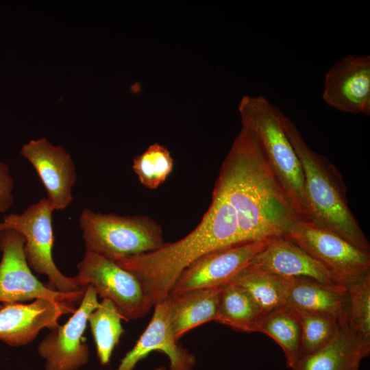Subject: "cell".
I'll return each instance as SVG.
<instances>
[{"mask_svg": "<svg viewBox=\"0 0 370 370\" xmlns=\"http://www.w3.org/2000/svg\"><path fill=\"white\" fill-rule=\"evenodd\" d=\"M370 354V343L358 337L347 320L341 321L332 338L321 348L300 356L291 370H360Z\"/></svg>", "mask_w": 370, "mask_h": 370, "instance_id": "17", "label": "cell"}, {"mask_svg": "<svg viewBox=\"0 0 370 370\" xmlns=\"http://www.w3.org/2000/svg\"><path fill=\"white\" fill-rule=\"evenodd\" d=\"M53 209L47 198L29 206L21 214H10L0 222V230H12L25 238L24 252L29 266L47 277L49 288L64 293L84 291L75 277L64 275L53 258Z\"/></svg>", "mask_w": 370, "mask_h": 370, "instance_id": "6", "label": "cell"}, {"mask_svg": "<svg viewBox=\"0 0 370 370\" xmlns=\"http://www.w3.org/2000/svg\"><path fill=\"white\" fill-rule=\"evenodd\" d=\"M242 127L252 133L267 162L299 217L310 221L304 176L286 134L284 114L264 96H244L238 106Z\"/></svg>", "mask_w": 370, "mask_h": 370, "instance_id": "4", "label": "cell"}, {"mask_svg": "<svg viewBox=\"0 0 370 370\" xmlns=\"http://www.w3.org/2000/svg\"><path fill=\"white\" fill-rule=\"evenodd\" d=\"M294 310L299 317L301 326L300 356L321 348L336 334L340 322L334 317L325 313Z\"/></svg>", "mask_w": 370, "mask_h": 370, "instance_id": "25", "label": "cell"}, {"mask_svg": "<svg viewBox=\"0 0 370 370\" xmlns=\"http://www.w3.org/2000/svg\"><path fill=\"white\" fill-rule=\"evenodd\" d=\"M323 264L336 284L348 286L370 273V253L313 223L299 219L286 235Z\"/></svg>", "mask_w": 370, "mask_h": 370, "instance_id": "7", "label": "cell"}, {"mask_svg": "<svg viewBox=\"0 0 370 370\" xmlns=\"http://www.w3.org/2000/svg\"><path fill=\"white\" fill-rule=\"evenodd\" d=\"M257 332L267 335L278 343L288 368L295 365L301 354V326L293 308L285 306L263 315Z\"/></svg>", "mask_w": 370, "mask_h": 370, "instance_id": "22", "label": "cell"}, {"mask_svg": "<svg viewBox=\"0 0 370 370\" xmlns=\"http://www.w3.org/2000/svg\"><path fill=\"white\" fill-rule=\"evenodd\" d=\"M213 192L226 205L242 244L286 235L300 219L257 140L243 127L222 163Z\"/></svg>", "mask_w": 370, "mask_h": 370, "instance_id": "1", "label": "cell"}, {"mask_svg": "<svg viewBox=\"0 0 370 370\" xmlns=\"http://www.w3.org/2000/svg\"><path fill=\"white\" fill-rule=\"evenodd\" d=\"M248 266L283 278H308L336 284L323 264L285 235L269 238Z\"/></svg>", "mask_w": 370, "mask_h": 370, "instance_id": "16", "label": "cell"}, {"mask_svg": "<svg viewBox=\"0 0 370 370\" xmlns=\"http://www.w3.org/2000/svg\"><path fill=\"white\" fill-rule=\"evenodd\" d=\"M25 238L12 230H0V302L47 299L77 304L84 291L64 293L53 290L32 273L24 252Z\"/></svg>", "mask_w": 370, "mask_h": 370, "instance_id": "9", "label": "cell"}, {"mask_svg": "<svg viewBox=\"0 0 370 370\" xmlns=\"http://www.w3.org/2000/svg\"><path fill=\"white\" fill-rule=\"evenodd\" d=\"M269 239L233 245L202 256L181 273L169 296L224 286L249 265Z\"/></svg>", "mask_w": 370, "mask_h": 370, "instance_id": "11", "label": "cell"}, {"mask_svg": "<svg viewBox=\"0 0 370 370\" xmlns=\"http://www.w3.org/2000/svg\"><path fill=\"white\" fill-rule=\"evenodd\" d=\"M286 306L297 310L328 314L341 322L347 320V288L308 278H293Z\"/></svg>", "mask_w": 370, "mask_h": 370, "instance_id": "18", "label": "cell"}, {"mask_svg": "<svg viewBox=\"0 0 370 370\" xmlns=\"http://www.w3.org/2000/svg\"><path fill=\"white\" fill-rule=\"evenodd\" d=\"M153 370H169V369H168L164 366H160V367L155 368Z\"/></svg>", "mask_w": 370, "mask_h": 370, "instance_id": "28", "label": "cell"}, {"mask_svg": "<svg viewBox=\"0 0 370 370\" xmlns=\"http://www.w3.org/2000/svg\"><path fill=\"white\" fill-rule=\"evenodd\" d=\"M173 167L170 151L158 143L151 145L133 160L132 169L145 188L153 190L164 182Z\"/></svg>", "mask_w": 370, "mask_h": 370, "instance_id": "24", "label": "cell"}, {"mask_svg": "<svg viewBox=\"0 0 370 370\" xmlns=\"http://www.w3.org/2000/svg\"><path fill=\"white\" fill-rule=\"evenodd\" d=\"M153 308L147 327L115 370H133L140 360L154 351L164 353L168 356L169 370H193L195 356L177 344L171 328V299L168 297Z\"/></svg>", "mask_w": 370, "mask_h": 370, "instance_id": "15", "label": "cell"}, {"mask_svg": "<svg viewBox=\"0 0 370 370\" xmlns=\"http://www.w3.org/2000/svg\"><path fill=\"white\" fill-rule=\"evenodd\" d=\"M90 285L86 286L79 306L62 325L51 330L38 347L39 355L45 360L46 370H77L89 358V349L83 337L89 314L99 302Z\"/></svg>", "mask_w": 370, "mask_h": 370, "instance_id": "10", "label": "cell"}, {"mask_svg": "<svg viewBox=\"0 0 370 370\" xmlns=\"http://www.w3.org/2000/svg\"><path fill=\"white\" fill-rule=\"evenodd\" d=\"M262 317L259 307L243 288L233 283L221 287L215 321L236 330L257 332Z\"/></svg>", "mask_w": 370, "mask_h": 370, "instance_id": "20", "label": "cell"}, {"mask_svg": "<svg viewBox=\"0 0 370 370\" xmlns=\"http://www.w3.org/2000/svg\"><path fill=\"white\" fill-rule=\"evenodd\" d=\"M322 97L330 107L347 113L370 114V56L349 55L326 73Z\"/></svg>", "mask_w": 370, "mask_h": 370, "instance_id": "12", "label": "cell"}, {"mask_svg": "<svg viewBox=\"0 0 370 370\" xmlns=\"http://www.w3.org/2000/svg\"><path fill=\"white\" fill-rule=\"evenodd\" d=\"M20 153L36 171L53 210L66 208L73 201L72 190L77 180L71 155L62 146L53 145L45 138L29 140Z\"/></svg>", "mask_w": 370, "mask_h": 370, "instance_id": "13", "label": "cell"}, {"mask_svg": "<svg viewBox=\"0 0 370 370\" xmlns=\"http://www.w3.org/2000/svg\"><path fill=\"white\" fill-rule=\"evenodd\" d=\"M347 288L348 325L358 337L370 343V273Z\"/></svg>", "mask_w": 370, "mask_h": 370, "instance_id": "26", "label": "cell"}, {"mask_svg": "<svg viewBox=\"0 0 370 370\" xmlns=\"http://www.w3.org/2000/svg\"><path fill=\"white\" fill-rule=\"evenodd\" d=\"M122 320L124 319L117 308L108 299H102L88 317L97 355L102 365L109 363L115 347L125 333Z\"/></svg>", "mask_w": 370, "mask_h": 370, "instance_id": "23", "label": "cell"}, {"mask_svg": "<svg viewBox=\"0 0 370 370\" xmlns=\"http://www.w3.org/2000/svg\"><path fill=\"white\" fill-rule=\"evenodd\" d=\"M234 231L210 204L198 225L184 238L164 243L158 249L116 262L141 282L152 306L168 298L181 273L202 256L236 245Z\"/></svg>", "mask_w": 370, "mask_h": 370, "instance_id": "2", "label": "cell"}, {"mask_svg": "<svg viewBox=\"0 0 370 370\" xmlns=\"http://www.w3.org/2000/svg\"><path fill=\"white\" fill-rule=\"evenodd\" d=\"M221 287L196 289L175 297L169 296L172 300L171 325L177 341L193 328L214 321Z\"/></svg>", "mask_w": 370, "mask_h": 370, "instance_id": "19", "label": "cell"}, {"mask_svg": "<svg viewBox=\"0 0 370 370\" xmlns=\"http://www.w3.org/2000/svg\"><path fill=\"white\" fill-rule=\"evenodd\" d=\"M291 279L247 266L229 283L246 290L264 315L286 306Z\"/></svg>", "mask_w": 370, "mask_h": 370, "instance_id": "21", "label": "cell"}, {"mask_svg": "<svg viewBox=\"0 0 370 370\" xmlns=\"http://www.w3.org/2000/svg\"><path fill=\"white\" fill-rule=\"evenodd\" d=\"M0 307V341L11 346L25 345L44 328L59 325L63 314L73 313L75 305L47 299H36L27 304L3 303Z\"/></svg>", "mask_w": 370, "mask_h": 370, "instance_id": "14", "label": "cell"}, {"mask_svg": "<svg viewBox=\"0 0 370 370\" xmlns=\"http://www.w3.org/2000/svg\"><path fill=\"white\" fill-rule=\"evenodd\" d=\"M14 187L9 166L0 161V213L10 208L14 202L13 190Z\"/></svg>", "mask_w": 370, "mask_h": 370, "instance_id": "27", "label": "cell"}, {"mask_svg": "<svg viewBox=\"0 0 370 370\" xmlns=\"http://www.w3.org/2000/svg\"><path fill=\"white\" fill-rule=\"evenodd\" d=\"M79 224L86 251L113 261L155 251L165 243L160 225L146 216H122L85 208Z\"/></svg>", "mask_w": 370, "mask_h": 370, "instance_id": "5", "label": "cell"}, {"mask_svg": "<svg viewBox=\"0 0 370 370\" xmlns=\"http://www.w3.org/2000/svg\"><path fill=\"white\" fill-rule=\"evenodd\" d=\"M74 276L79 286L90 285L102 299L110 300L124 320L145 317L152 308L140 280L116 262L86 251Z\"/></svg>", "mask_w": 370, "mask_h": 370, "instance_id": "8", "label": "cell"}, {"mask_svg": "<svg viewBox=\"0 0 370 370\" xmlns=\"http://www.w3.org/2000/svg\"><path fill=\"white\" fill-rule=\"evenodd\" d=\"M284 125L302 167L310 222L369 251V242L348 206L346 186L339 170L309 147L295 124L286 116Z\"/></svg>", "mask_w": 370, "mask_h": 370, "instance_id": "3", "label": "cell"}]
</instances>
